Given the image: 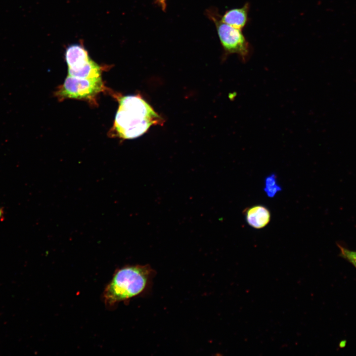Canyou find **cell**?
Wrapping results in <instances>:
<instances>
[{"instance_id":"6da1fadb","label":"cell","mask_w":356,"mask_h":356,"mask_svg":"<svg viewBox=\"0 0 356 356\" xmlns=\"http://www.w3.org/2000/svg\"><path fill=\"white\" fill-rule=\"evenodd\" d=\"M163 119L141 96L127 95L119 101L114 131L123 139L136 138L152 125H162Z\"/></svg>"},{"instance_id":"7a4b0ae2","label":"cell","mask_w":356,"mask_h":356,"mask_svg":"<svg viewBox=\"0 0 356 356\" xmlns=\"http://www.w3.org/2000/svg\"><path fill=\"white\" fill-rule=\"evenodd\" d=\"M152 274V269L147 265L126 266L118 269L103 292L105 304L112 306L142 293Z\"/></svg>"},{"instance_id":"3957f363","label":"cell","mask_w":356,"mask_h":356,"mask_svg":"<svg viewBox=\"0 0 356 356\" xmlns=\"http://www.w3.org/2000/svg\"><path fill=\"white\" fill-rule=\"evenodd\" d=\"M206 13L215 24L224 56L236 54L242 63L247 62L252 55L253 48L242 30L223 22L217 10L209 9Z\"/></svg>"},{"instance_id":"277c9868","label":"cell","mask_w":356,"mask_h":356,"mask_svg":"<svg viewBox=\"0 0 356 356\" xmlns=\"http://www.w3.org/2000/svg\"><path fill=\"white\" fill-rule=\"evenodd\" d=\"M104 87L101 77L85 79L68 75L56 94L59 99L91 100L103 90Z\"/></svg>"},{"instance_id":"5b68a950","label":"cell","mask_w":356,"mask_h":356,"mask_svg":"<svg viewBox=\"0 0 356 356\" xmlns=\"http://www.w3.org/2000/svg\"><path fill=\"white\" fill-rule=\"evenodd\" d=\"M245 220L247 223L255 229H261L270 222L271 214L265 206L257 205L244 210Z\"/></svg>"},{"instance_id":"8992f818","label":"cell","mask_w":356,"mask_h":356,"mask_svg":"<svg viewBox=\"0 0 356 356\" xmlns=\"http://www.w3.org/2000/svg\"><path fill=\"white\" fill-rule=\"evenodd\" d=\"M249 10L250 3L246 2L241 7L226 11L221 16V20L231 26L242 30L248 22Z\"/></svg>"},{"instance_id":"52a82bcc","label":"cell","mask_w":356,"mask_h":356,"mask_svg":"<svg viewBox=\"0 0 356 356\" xmlns=\"http://www.w3.org/2000/svg\"><path fill=\"white\" fill-rule=\"evenodd\" d=\"M65 58L68 68L81 66L90 59L86 49L78 44L71 45L67 48Z\"/></svg>"},{"instance_id":"ba28073f","label":"cell","mask_w":356,"mask_h":356,"mask_svg":"<svg viewBox=\"0 0 356 356\" xmlns=\"http://www.w3.org/2000/svg\"><path fill=\"white\" fill-rule=\"evenodd\" d=\"M68 75L80 78H93L101 77V67L92 59L85 64L74 68H68Z\"/></svg>"},{"instance_id":"9c48e42d","label":"cell","mask_w":356,"mask_h":356,"mask_svg":"<svg viewBox=\"0 0 356 356\" xmlns=\"http://www.w3.org/2000/svg\"><path fill=\"white\" fill-rule=\"evenodd\" d=\"M281 190L275 174H270L265 178L264 190L267 197L273 198Z\"/></svg>"},{"instance_id":"30bf717a","label":"cell","mask_w":356,"mask_h":356,"mask_svg":"<svg viewBox=\"0 0 356 356\" xmlns=\"http://www.w3.org/2000/svg\"><path fill=\"white\" fill-rule=\"evenodd\" d=\"M337 245L340 250L339 256L356 268V251L350 250L340 244L337 243Z\"/></svg>"},{"instance_id":"8fae6325","label":"cell","mask_w":356,"mask_h":356,"mask_svg":"<svg viewBox=\"0 0 356 356\" xmlns=\"http://www.w3.org/2000/svg\"><path fill=\"white\" fill-rule=\"evenodd\" d=\"M166 0H155V3H156L164 11H166L167 7Z\"/></svg>"},{"instance_id":"7c38bea8","label":"cell","mask_w":356,"mask_h":356,"mask_svg":"<svg viewBox=\"0 0 356 356\" xmlns=\"http://www.w3.org/2000/svg\"><path fill=\"white\" fill-rule=\"evenodd\" d=\"M3 210L2 208L0 207V220H2L1 219H3Z\"/></svg>"}]
</instances>
